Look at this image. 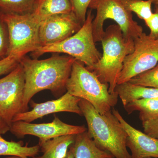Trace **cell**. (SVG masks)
I'll return each instance as SVG.
<instances>
[{
  "label": "cell",
  "instance_id": "6da1fadb",
  "mask_svg": "<svg viewBox=\"0 0 158 158\" xmlns=\"http://www.w3.org/2000/svg\"><path fill=\"white\" fill-rule=\"evenodd\" d=\"M76 59L70 56L55 55L48 59L38 60L23 57L22 65L25 78L23 107L28 111V104L36 94L43 90L52 91L57 96L66 90L72 68Z\"/></svg>",
  "mask_w": 158,
  "mask_h": 158
},
{
  "label": "cell",
  "instance_id": "7a4b0ae2",
  "mask_svg": "<svg viewBox=\"0 0 158 158\" xmlns=\"http://www.w3.org/2000/svg\"><path fill=\"white\" fill-rule=\"evenodd\" d=\"M79 106L87 121L88 135L99 148L114 158H131L126 146L127 134L112 110L100 114L90 103L83 99Z\"/></svg>",
  "mask_w": 158,
  "mask_h": 158
},
{
  "label": "cell",
  "instance_id": "3957f363",
  "mask_svg": "<svg viewBox=\"0 0 158 158\" xmlns=\"http://www.w3.org/2000/svg\"><path fill=\"white\" fill-rule=\"evenodd\" d=\"M100 42L103 49L101 58L88 69L102 83L108 84L109 92L114 94L125 59L134 51V40L126 38L119 26L113 24L106 29Z\"/></svg>",
  "mask_w": 158,
  "mask_h": 158
},
{
  "label": "cell",
  "instance_id": "277c9868",
  "mask_svg": "<svg viewBox=\"0 0 158 158\" xmlns=\"http://www.w3.org/2000/svg\"><path fill=\"white\" fill-rule=\"evenodd\" d=\"M108 84L102 83L93 72L76 60L66 85L67 92L90 103L100 114L111 111L117 104V93L109 92Z\"/></svg>",
  "mask_w": 158,
  "mask_h": 158
},
{
  "label": "cell",
  "instance_id": "5b68a950",
  "mask_svg": "<svg viewBox=\"0 0 158 158\" xmlns=\"http://www.w3.org/2000/svg\"><path fill=\"white\" fill-rule=\"evenodd\" d=\"M94 16L91 10L87 12L86 20L78 31L61 42L41 47L33 52L38 57L47 53H65L86 65L89 69L101 58L94 41L92 31Z\"/></svg>",
  "mask_w": 158,
  "mask_h": 158
},
{
  "label": "cell",
  "instance_id": "8992f818",
  "mask_svg": "<svg viewBox=\"0 0 158 158\" xmlns=\"http://www.w3.org/2000/svg\"><path fill=\"white\" fill-rule=\"evenodd\" d=\"M2 15L9 32L8 56L23 57L41 47L39 33L40 21L31 12L19 14L2 12Z\"/></svg>",
  "mask_w": 158,
  "mask_h": 158
},
{
  "label": "cell",
  "instance_id": "52a82bcc",
  "mask_svg": "<svg viewBox=\"0 0 158 158\" xmlns=\"http://www.w3.org/2000/svg\"><path fill=\"white\" fill-rule=\"evenodd\" d=\"M89 8L97 11L92 21L95 42L101 40L105 32L104 23L108 19L116 22L126 38L134 40L143 33L142 27L133 19L131 11L120 0H92Z\"/></svg>",
  "mask_w": 158,
  "mask_h": 158
},
{
  "label": "cell",
  "instance_id": "ba28073f",
  "mask_svg": "<svg viewBox=\"0 0 158 158\" xmlns=\"http://www.w3.org/2000/svg\"><path fill=\"white\" fill-rule=\"evenodd\" d=\"M134 40V51L125 59L117 85L128 82L158 64V38L156 39L143 32Z\"/></svg>",
  "mask_w": 158,
  "mask_h": 158
},
{
  "label": "cell",
  "instance_id": "9c48e42d",
  "mask_svg": "<svg viewBox=\"0 0 158 158\" xmlns=\"http://www.w3.org/2000/svg\"><path fill=\"white\" fill-rule=\"evenodd\" d=\"M25 85L24 72L20 63L6 77L0 79V116L10 126L15 116L25 112Z\"/></svg>",
  "mask_w": 158,
  "mask_h": 158
},
{
  "label": "cell",
  "instance_id": "30bf717a",
  "mask_svg": "<svg viewBox=\"0 0 158 158\" xmlns=\"http://www.w3.org/2000/svg\"><path fill=\"white\" fill-rule=\"evenodd\" d=\"M86 130L84 126L67 124L55 116L53 121L48 123L36 124L23 121L12 122L10 131L18 138L27 135L36 136L39 138V143H42L59 136L77 135Z\"/></svg>",
  "mask_w": 158,
  "mask_h": 158
},
{
  "label": "cell",
  "instance_id": "8fae6325",
  "mask_svg": "<svg viewBox=\"0 0 158 158\" xmlns=\"http://www.w3.org/2000/svg\"><path fill=\"white\" fill-rule=\"evenodd\" d=\"M82 26L73 11L42 20L39 32L41 47L63 41L76 33Z\"/></svg>",
  "mask_w": 158,
  "mask_h": 158
},
{
  "label": "cell",
  "instance_id": "7c38bea8",
  "mask_svg": "<svg viewBox=\"0 0 158 158\" xmlns=\"http://www.w3.org/2000/svg\"><path fill=\"white\" fill-rule=\"evenodd\" d=\"M81 100V98L73 96L66 92L59 98L54 100L41 103H36L33 102L31 103L33 109L31 111L17 114L13 118L12 123L18 121L31 123L49 114L60 112L74 113L82 116L83 113L79 106Z\"/></svg>",
  "mask_w": 158,
  "mask_h": 158
},
{
  "label": "cell",
  "instance_id": "4fadbf2b",
  "mask_svg": "<svg viewBox=\"0 0 158 158\" xmlns=\"http://www.w3.org/2000/svg\"><path fill=\"white\" fill-rule=\"evenodd\" d=\"M112 113L127 134L126 146L131 151V158H158V139L136 129L129 124L114 108Z\"/></svg>",
  "mask_w": 158,
  "mask_h": 158
},
{
  "label": "cell",
  "instance_id": "5bb4252c",
  "mask_svg": "<svg viewBox=\"0 0 158 158\" xmlns=\"http://www.w3.org/2000/svg\"><path fill=\"white\" fill-rule=\"evenodd\" d=\"M115 92L120 98L124 107L136 100L158 98V88L144 87L129 82L117 85Z\"/></svg>",
  "mask_w": 158,
  "mask_h": 158
},
{
  "label": "cell",
  "instance_id": "9a60e30c",
  "mask_svg": "<svg viewBox=\"0 0 158 158\" xmlns=\"http://www.w3.org/2000/svg\"><path fill=\"white\" fill-rule=\"evenodd\" d=\"M71 146L74 158H114L109 153L99 148L87 131L76 135L74 142Z\"/></svg>",
  "mask_w": 158,
  "mask_h": 158
},
{
  "label": "cell",
  "instance_id": "2e32d148",
  "mask_svg": "<svg viewBox=\"0 0 158 158\" xmlns=\"http://www.w3.org/2000/svg\"><path fill=\"white\" fill-rule=\"evenodd\" d=\"M72 11L69 0H36L31 12L40 22L52 15Z\"/></svg>",
  "mask_w": 158,
  "mask_h": 158
},
{
  "label": "cell",
  "instance_id": "e0dca14e",
  "mask_svg": "<svg viewBox=\"0 0 158 158\" xmlns=\"http://www.w3.org/2000/svg\"><path fill=\"white\" fill-rule=\"evenodd\" d=\"M76 135L59 136L45 142L39 143L43 153L40 156L33 158H65L69 148L74 142Z\"/></svg>",
  "mask_w": 158,
  "mask_h": 158
},
{
  "label": "cell",
  "instance_id": "ac0fdd59",
  "mask_svg": "<svg viewBox=\"0 0 158 158\" xmlns=\"http://www.w3.org/2000/svg\"><path fill=\"white\" fill-rule=\"evenodd\" d=\"M128 114L138 111L141 121L158 118V98H142L136 100L124 107Z\"/></svg>",
  "mask_w": 158,
  "mask_h": 158
},
{
  "label": "cell",
  "instance_id": "d6986e66",
  "mask_svg": "<svg viewBox=\"0 0 158 158\" xmlns=\"http://www.w3.org/2000/svg\"><path fill=\"white\" fill-rule=\"evenodd\" d=\"M40 150L39 145L29 147L24 145L23 141H8L0 134V156H11L22 158L35 157Z\"/></svg>",
  "mask_w": 158,
  "mask_h": 158
},
{
  "label": "cell",
  "instance_id": "ffe728a7",
  "mask_svg": "<svg viewBox=\"0 0 158 158\" xmlns=\"http://www.w3.org/2000/svg\"><path fill=\"white\" fill-rule=\"evenodd\" d=\"M36 0H0V11L4 13L25 14L31 12Z\"/></svg>",
  "mask_w": 158,
  "mask_h": 158
},
{
  "label": "cell",
  "instance_id": "44dd1931",
  "mask_svg": "<svg viewBox=\"0 0 158 158\" xmlns=\"http://www.w3.org/2000/svg\"><path fill=\"white\" fill-rule=\"evenodd\" d=\"M123 3L128 10L135 12L139 18L144 21L152 14V0H132Z\"/></svg>",
  "mask_w": 158,
  "mask_h": 158
},
{
  "label": "cell",
  "instance_id": "7402d4cb",
  "mask_svg": "<svg viewBox=\"0 0 158 158\" xmlns=\"http://www.w3.org/2000/svg\"><path fill=\"white\" fill-rule=\"evenodd\" d=\"M128 82L144 87L158 88V63L154 68L134 77Z\"/></svg>",
  "mask_w": 158,
  "mask_h": 158
},
{
  "label": "cell",
  "instance_id": "603a6c76",
  "mask_svg": "<svg viewBox=\"0 0 158 158\" xmlns=\"http://www.w3.org/2000/svg\"><path fill=\"white\" fill-rule=\"evenodd\" d=\"M9 47L8 27L3 19L2 11H0V60L8 56Z\"/></svg>",
  "mask_w": 158,
  "mask_h": 158
},
{
  "label": "cell",
  "instance_id": "cb8c5ba5",
  "mask_svg": "<svg viewBox=\"0 0 158 158\" xmlns=\"http://www.w3.org/2000/svg\"><path fill=\"white\" fill-rule=\"evenodd\" d=\"M92 0H69L73 12L83 25L87 16V10Z\"/></svg>",
  "mask_w": 158,
  "mask_h": 158
},
{
  "label": "cell",
  "instance_id": "d4e9b609",
  "mask_svg": "<svg viewBox=\"0 0 158 158\" xmlns=\"http://www.w3.org/2000/svg\"><path fill=\"white\" fill-rule=\"evenodd\" d=\"M23 57L10 55L0 60V76L8 74L14 69Z\"/></svg>",
  "mask_w": 158,
  "mask_h": 158
},
{
  "label": "cell",
  "instance_id": "484cf974",
  "mask_svg": "<svg viewBox=\"0 0 158 158\" xmlns=\"http://www.w3.org/2000/svg\"><path fill=\"white\" fill-rule=\"evenodd\" d=\"M145 24L149 28L150 33L149 35L151 37L157 39L158 38V6L156 12L153 13L151 16L147 20Z\"/></svg>",
  "mask_w": 158,
  "mask_h": 158
},
{
  "label": "cell",
  "instance_id": "4316f807",
  "mask_svg": "<svg viewBox=\"0 0 158 158\" xmlns=\"http://www.w3.org/2000/svg\"><path fill=\"white\" fill-rule=\"evenodd\" d=\"M142 123L144 133L152 138L158 139V118Z\"/></svg>",
  "mask_w": 158,
  "mask_h": 158
},
{
  "label": "cell",
  "instance_id": "83f0119b",
  "mask_svg": "<svg viewBox=\"0 0 158 158\" xmlns=\"http://www.w3.org/2000/svg\"><path fill=\"white\" fill-rule=\"evenodd\" d=\"M10 126L0 116V134L4 135L10 131Z\"/></svg>",
  "mask_w": 158,
  "mask_h": 158
},
{
  "label": "cell",
  "instance_id": "f1b7e54d",
  "mask_svg": "<svg viewBox=\"0 0 158 158\" xmlns=\"http://www.w3.org/2000/svg\"><path fill=\"white\" fill-rule=\"evenodd\" d=\"M65 158H74V157L73 151L71 146H70L69 150L68 151V152H67V155H66V157Z\"/></svg>",
  "mask_w": 158,
  "mask_h": 158
},
{
  "label": "cell",
  "instance_id": "f546056e",
  "mask_svg": "<svg viewBox=\"0 0 158 158\" xmlns=\"http://www.w3.org/2000/svg\"><path fill=\"white\" fill-rule=\"evenodd\" d=\"M152 1L153 3L156 4L158 2V0H152Z\"/></svg>",
  "mask_w": 158,
  "mask_h": 158
},
{
  "label": "cell",
  "instance_id": "4dcf8cb0",
  "mask_svg": "<svg viewBox=\"0 0 158 158\" xmlns=\"http://www.w3.org/2000/svg\"><path fill=\"white\" fill-rule=\"evenodd\" d=\"M7 158H22L18 156H13L12 157H9Z\"/></svg>",
  "mask_w": 158,
  "mask_h": 158
},
{
  "label": "cell",
  "instance_id": "1f68e13d",
  "mask_svg": "<svg viewBox=\"0 0 158 158\" xmlns=\"http://www.w3.org/2000/svg\"><path fill=\"white\" fill-rule=\"evenodd\" d=\"M121 2H128V1H132V0H120Z\"/></svg>",
  "mask_w": 158,
  "mask_h": 158
},
{
  "label": "cell",
  "instance_id": "d6a6232c",
  "mask_svg": "<svg viewBox=\"0 0 158 158\" xmlns=\"http://www.w3.org/2000/svg\"><path fill=\"white\" fill-rule=\"evenodd\" d=\"M156 5H157V6H158V2H157V4H156Z\"/></svg>",
  "mask_w": 158,
  "mask_h": 158
},
{
  "label": "cell",
  "instance_id": "836d02e7",
  "mask_svg": "<svg viewBox=\"0 0 158 158\" xmlns=\"http://www.w3.org/2000/svg\"></svg>",
  "mask_w": 158,
  "mask_h": 158
}]
</instances>
